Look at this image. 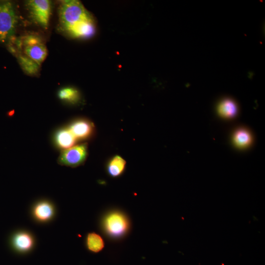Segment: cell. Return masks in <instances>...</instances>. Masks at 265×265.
I'll return each mask as SVG.
<instances>
[{"label":"cell","mask_w":265,"mask_h":265,"mask_svg":"<svg viewBox=\"0 0 265 265\" xmlns=\"http://www.w3.org/2000/svg\"><path fill=\"white\" fill-rule=\"evenodd\" d=\"M216 110L221 118L232 119L236 118L239 112V107L237 102L231 97H224L217 103Z\"/></svg>","instance_id":"8"},{"label":"cell","mask_w":265,"mask_h":265,"mask_svg":"<svg viewBox=\"0 0 265 265\" xmlns=\"http://www.w3.org/2000/svg\"><path fill=\"white\" fill-rule=\"evenodd\" d=\"M53 141L57 148L63 150L73 146L77 140L67 127L58 129L53 134Z\"/></svg>","instance_id":"12"},{"label":"cell","mask_w":265,"mask_h":265,"mask_svg":"<svg viewBox=\"0 0 265 265\" xmlns=\"http://www.w3.org/2000/svg\"><path fill=\"white\" fill-rule=\"evenodd\" d=\"M100 226L104 234L113 240H118L127 236L131 229L128 215L119 209H113L106 212L102 216Z\"/></svg>","instance_id":"1"},{"label":"cell","mask_w":265,"mask_h":265,"mask_svg":"<svg viewBox=\"0 0 265 265\" xmlns=\"http://www.w3.org/2000/svg\"><path fill=\"white\" fill-rule=\"evenodd\" d=\"M11 40L14 41L13 48L21 51L26 55L37 62L40 65L46 59L48 50L42 38L33 34H26L20 39Z\"/></svg>","instance_id":"3"},{"label":"cell","mask_w":265,"mask_h":265,"mask_svg":"<svg viewBox=\"0 0 265 265\" xmlns=\"http://www.w3.org/2000/svg\"><path fill=\"white\" fill-rule=\"evenodd\" d=\"M53 205L47 200H41L37 202L32 210L34 219L41 223L47 222L53 219L54 215Z\"/></svg>","instance_id":"9"},{"label":"cell","mask_w":265,"mask_h":265,"mask_svg":"<svg viewBox=\"0 0 265 265\" xmlns=\"http://www.w3.org/2000/svg\"><path fill=\"white\" fill-rule=\"evenodd\" d=\"M59 16L62 27L70 35L83 24L93 20L82 3L76 0L61 1Z\"/></svg>","instance_id":"2"},{"label":"cell","mask_w":265,"mask_h":265,"mask_svg":"<svg viewBox=\"0 0 265 265\" xmlns=\"http://www.w3.org/2000/svg\"><path fill=\"white\" fill-rule=\"evenodd\" d=\"M12 53L16 55L22 69L26 74L30 76L37 75L40 68L39 64L19 50H15Z\"/></svg>","instance_id":"13"},{"label":"cell","mask_w":265,"mask_h":265,"mask_svg":"<svg viewBox=\"0 0 265 265\" xmlns=\"http://www.w3.org/2000/svg\"><path fill=\"white\" fill-rule=\"evenodd\" d=\"M232 140L235 147L244 150L251 146L253 142V136L248 129L245 127H239L233 132Z\"/></svg>","instance_id":"11"},{"label":"cell","mask_w":265,"mask_h":265,"mask_svg":"<svg viewBox=\"0 0 265 265\" xmlns=\"http://www.w3.org/2000/svg\"><path fill=\"white\" fill-rule=\"evenodd\" d=\"M58 97L61 101L69 103H75L80 99L78 91L71 87L61 88L57 93Z\"/></svg>","instance_id":"16"},{"label":"cell","mask_w":265,"mask_h":265,"mask_svg":"<svg viewBox=\"0 0 265 265\" xmlns=\"http://www.w3.org/2000/svg\"><path fill=\"white\" fill-rule=\"evenodd\" d=\"M87 145L82 143L63 150L57 160L59 164L76 167L81 165L87 156Z\"/></svg>","instance_id":"6"},{"label":"cell","mask_w":265,"mask_h":265,"mask_svg":"<svg viewBox=\"0 0 265 265\" xmlns=\"http://www.w3.org/2000/svg\"><path fill=\"white\" fill-rule=\"evenodd\" d=\"M68 128L77 140H84L90 138L93 135L95 130L93 123L84 118L72 121Z\"/></svg>","instance_id":"7"},{"label":"cell","mask_w":265,"mask_h":265,"mask_svg":"<svg viewBox=\"0 0 265 265\" xmlns=\"http://www.w3.org/2000/svg\"><path fill=\"white\" fill-rule=\"evenodd\" d=\"M85 245L89 251L97 253L104 249L105 241L98 234L95 232H90L86 235Z\"/></svg>","instance_id":"15"},{"label":"cell","mask_w":265,"mask_h":265,"mask_svg":"<svg viewBox=\"0 0 265 265\" xmlns=\"http://www.w3.org/2000/svg\"><path fill=\"white\" fill-rule=\"evenodd\" d=\"M16 8L10 1L0 2V42L9 41L14 36L18 23Z\"/></svg>","instance_id":"4"},{"label":"cell","mask_w":265,"mask_h":265,"mask_svg":"<svg viewBox=\"0 0 265 265\" xmlns=\"http://www.w3.org/2000/svg\"><path fill=\"white\" fill-rule=\"evenodd\" d=\"M126 162L121 156L113 157L106 165V171L108 175L112 178L120 176L124 172Z\"/></svg>","instance_id":"14"},{"label":"cell","mask_w":265,"mask_h":265,"mask_svg":"<svg viewBox=\"0 0 265 265\" xmlns=\"http://www.w3.org/2000/svg\"><path fill=\"white\" fill-rule=\"evenodd\" d=\"M11 241L14 248L21 253L30 251L33 248L34 243L33 236L26 231H19L15 233L12 238Z\"/></svg>","instance_id":"10"},{"label":"cell","mask_w":265,"mask_h":265,"mask_svg":"<svg viewBox=\"0 0 265 265\" xmlns=\"http://www.w3.org/2000/svg\"><path fill=\"white\" fill-rule=\"evenodd\" d=\"M27 6L33 21L47 29L51 15V2L48 0H30L27 2Z\"/></svg>","instance_id":"5"}]
</instances>
